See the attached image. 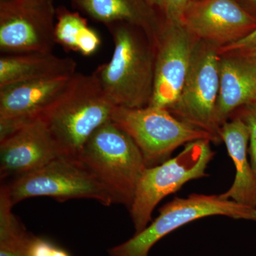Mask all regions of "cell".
I'll return each mask as SVG.
<instances>
[{"instance_id": "2", "label": "cell", "mask_w": 256, "mask_h": 256, "mask_svg": "<svg viewBox=\"0 0 256 256\" xmlns=\"http://www.w3.org/2000/svg\"><path fill=\"white\" fill-rule=\"evenodd\" d=\"M114 107L92 73H76L38 118L46 124L60 154L78 158L92 133L110 120Z\"/></svg>"}, {"instance_id": "8", "label": "cell", "mask_w": 256, "mask_h": 256, "mask_svg": "<svg viewBox=\"0 0 256 256\" xmlns=\"http://www.w3.org/2000/svg\"><path fill=\"white\" fill-rule=\"evenodd\" d=\"M220 60L218 47L196 40L182 89L168 110L180 120L210 133L220 142V127L216 122Z\"/></svg>"}, {"instance_id": "13", "label": "cell", "mask_w": 256, "mask_h": 256, "mask_svg": "<svg viewBox=\"0 0 256 256\" xmlns=\"http://www.w3.org/2000/svg\"><path fill=\"white\" fill-rule=\"evenodd\" d=\"M70 78L43 79L0 88V139L40 117L63 92Z\"/></svg>"}, {"instance_id": "22", "label": "cell", "mask_w": 256, "mask_h": 256, "mask_svg": "<svg viewBox=\"0 0 256 256\" xmlns=\"http://www.w3.org/2000/svg\"><path fill=\"white\" fill-rule=\"evenodd\" d=\"M28 256H72L67 250L56 245L48 239L34 235L30 246Z\"/></svg>"}, {"instance_id": "7", "label": "cell", "mask_w": 256, "mask_h": 256, "mask_svg": "<svg viewBox=\"0 0 256 256\" xmlns=\"http://www.w3.org/2000/svg\"><path fill=\"white\" fill-rule=\"evenodd\" d=\"M6 185L12 204L34 196L60 202L89 198L104 206L114 204L110 194L79 158L60 156L40 169Z\"/></svg>"}, {"instance_id": "18", "label": "cell", "mask_w": 256, "mask_h": 256, "mask_svg": "<svg viewBox=\"0 0 256 256\" xmlns=\"http://www.w3.org/2000/svg\"><path fill=\"white\" fill-rule=\"evenodd\" d=\"M54 35L56 44L84 56L94 55L101 45L100 35L88 26L86 18L64 6L56 9Z\"/></svg>"}, {"instance_id": "10", "label": "cell", "mask_w": 256, "mask_h": 256, "mask_svg": "<svg viewBox=\"0 0 256 256\" xmlns=\"http://www.w3.org/2000/svg\"><path fill=\"white\" fill-rule=\"evenodd\" d=\"M182 24L166 23L156 43L154 89L149 106L169 109L178 100L196 42Z\"/></svg>"}, {"instance_id": "11", "label": "cell", "mask_w": 256, "mask_h": 256, "mask_svg": "<svg viewBox=\"0 0 256 256\" xmlns=\"http://www.w3.org/2000/svg\"><path fill=\"white\" fill-rule=\"evenodd\" d=\"M182 24L196 40L220 48L252 33L256 18L236 0H194Z\"/></svg>"}, {"instance_id": "16", "label": "cell", "mask_w": 256, "mask_h": 256, "mask_svg": "<svg viewBox=\"0 0 256 256\" xmlns=\"http://www.w3.org/2000/svg\"><path fill=\"white\" fill-rule=\"evenodd\" d=\"M77 63L52 52L3 54L0 58V88L18 82L56 78H70L76 72Z\"/></svg>"}, {"instance_id": "6", "label": "cell", "mask_w": 256, "mask_h": 256, "mask_svg": "<svg viewBox=\"0 0 256 256\" xmlns=\"http://www.w3.org/2000/svg\"><path fill=\"white\" fill-rule=\"evenodd\" d=\"M210 140L188 143L174 158L148 168L138 182L129 212L137 234L146 228L160 202L192 180L206 178V169L215 152Z\"/></svg>"}, {"instance_id": "4", "label": "cell", "mask_w": 256, "mask_h": 256, "mask_svg": "<svg viewBox=\"0 0 256 256\" xmlns=\"http://www.w3.org/2000/svg\"><path fill=\"white\" fill-rule=\"evenodd\" d=\"M110 120L136 142L146 168L170 159L173 152L183 144L200 140L220 142L213 134L180 120L163 108L114 106Z\"/></svg>"}, {"instance_id": "19", "label": "cell", "mask_w": 256, "mask_h": 256, "mask_svg": "<svg viewBox=\"0 0 256 256\" xmlns=\"http://www.w3.org/2000/svg\"><path fill=\"white\" fill-rule=\"evenodd\" d=\"M8 188H0V256H28L33 234L13 214Z\"/></svg>"}, {"instance_id": "14", "label": "cell", "mask_w": 256, "mask_h": 256, "mask_svg": "<svg viewBox=\"0 0 256 256\" xmlns=\"http://www.w3.org/2000/svg\"><path fill=\"white\" fill-rule=\"evenodd\" d=\"M256 100V62L239 54L220 55L217 124L220 128L238 109Z\"/></svg>"}, {"instance_id": "15", "label": "cell", "mask_w": 256, "mask_h": 256, "mask_svg": "<svg viewBox=\"0 0 256 256\" xmlns=\"http://www.w3.org/2000/svg\"><path fill=\"white\" fill-rule=\"evenodd\" d=\"M220 136L226 146L236 169L233 184L226 192L220 194V196L256 208V174L248 160L250 132L247 124L235 116L232 120L222 124Z\"/></svg>"}, {"instance_id": "24", "label": "cell", "mask_w": 256, "mask_h": 256, "mask_svg": "<svg viewBox=\"0 0 256 256\" xmlns=\"http://www.w3.org/2000/svg\"><path fill=\"white\" fill-rule=\"evenodd\" d=\"M239 54L244 56L249 60H252V62H256V46L254 48H250V50H244V52H240Z\"/></svg>"}, {"instance_id": "17", "label": "cell", "mask_w": 256, "mask_h": 256, "mask_svg": "<svg viewBox=\"0 0 256 256\" xmlns=\"http://www.w3.org/2000/svg\"><path fill=\"white\" fill-rule=\"evenodd\" d=\"M92 20L104 24L124 22L142 28L156 43L161 30L154 25L152 6L146 0H70Z\"/></svg>"}, {"instance_id": "9", "label": "cell", "mask_w": 256, "mask_h": 256, "mask_svg": "<svg viewBox=\"0 0 256 256\" xmlns=\"http://www.w3.org/2000/svg\"><path fill=\"white\" fill-rule=\"evenodd\" d=\"M54 0H0V50L4 54L52 52Z\"/></svg>"}, {"instance_id": "23", "label": "cell", "mask_w": 256, "mask_h": 256, "mask_svg": "<svg viewBox=\"0 0 256 256\" xmlns=\"http://www.w3.org/2000/svg\"><path fill=\"white\" fill-rule=\"evenodd\" d=\"M256 46V28L246 36L233 44L218 48V52L220 55L236 54L250 50Z\"/></svg>"}, {"instance_id": "20", "label": "cell", "mask_w": 256, "mask_h": 256, "mask_svg": "<svg viewBox=\"0 0 256 256\" xmlns=\"http://www.w3.org/2000/svg\"><path fill=\"white\" fill-rule=\"evenodd\" d=\"M154 8L160 10L166 23L182 24L184 14L194 0H146Z\"/></svg>"}, {"instance_id": "3", "label": "cell", "mask_w": 256, "mask_h": 256, "mask_svg": "<svg viewBox=\"0 0 256 256\" xmlns=\"http://www.w3.org/2000/svg\"><path fill=\"white\" fill-rule=\"evenodd\" d=\"M78 158L108 192L114 203L129 210L148 168L132 138L110 120L92 133Z\"/></svg>"}, {"instance_id": "25", "label": "cell", "mask_w": 256, "mask_h": 256, "mask_svg": "<svg viewBox=\"0 0 256 256\" xmlns=\"http://www.w3.org/2000/svg\"><path fill=\"white\" fill-rule=\"evenodd\" d=\"M249 1L252 2V3L256 4V0H249Z\"/></svg>"}, {"instance_id": "21", "label": "cell", "mask_w": 256, "mask_h": 256, "mask_svg": "<svg viewBox=\"0 0 256 256\" xmlns=\"http://www.w3.org/2000/svg\"><path fill=\"white\" fill-rule=\"evenodd\" d=\"M236 112L247 124L250 132L248 152L252 169L256 174V100L240 108Z\"/></svg>"}, {"instance_id": "5", "label": "cell", "mask_w": 256, "mask_h": 256, "mask_svg": "<svg viewBox=\"0 0 256 256\" xmlns=\"http://www.w3.org/2000/svg\"><path fill=\"white\" fill-rule=\"evenodd\" d=\"M159 212V216L146 228L109 249V256H149L152 248L166 235L206 217L222 216L256 222V208L226 200L220 194H192L186 198L175 197Z\"/></svg>"}, {"instance_id": "12", "label": "cell", "mask_w": 256, "mask_h": 256, "mask_svg": "<svg viewBox=\"0 0 256 256\" xmlns=\"http://www.w3.org/2000/svg\"><path fill=\"white\" fill-rule=\"evenodd\" d=\"M62 156L41 118L0 139V176L12 180L40 169Z\"/></svg>"}, {"instance_id": "1", "label": "cell", "mask_w": 256, "mask_h": 256, "mask_svg": "<svg viewBox=\"0 0 256 256\" xmlns=\"http://www.w3.org/2000/svg\"><path fill=\"white\" fill-rule=\"evenodd\" d=\"M106 26L114 41V54L92 74L114 106L140 108L149 106L154 89L156 44L134 25L118 22Z\"/></svg>"}]
</instances>
